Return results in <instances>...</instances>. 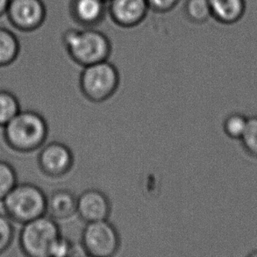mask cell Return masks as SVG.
Instances as JSON below:
<instances>
[{
    "label": "cell",
    "mask_w": 257,
    "mask_h": 257,
    "mask_svg": "<svg viewBox=\"0 0 257 257\" xmlns=\"http://www.w3.org/2000/svg\"><path fill=\"white\" fill-rule=\"evenodd\" d=\"M62 43L70 59L82 68L109 60L112 51L111 40L97 28H70L62 35Z\"/></svg>",
    "instance_id": "obj_1"
},
{
    "label": "cell",
    "mask_w": 257,
    "mask_h": 257,
    "mask_svg": "<svg viewBox=\"0 0 257 257\" xmlns=\"http://www.w3.org/2000/svg\"><path fill=\"white\" fill-rule=\"evenodd\" d=\"M3 128L7 146L18 153H31L40 150L49 136L45 118L33 110H21Z\"/></svg>",
    "instance_id": "obj_2"
},
{
    "label": "cell",
    "mask_w": 257,
    "mask_h": 257,
    "mask_svg": "<svg viewBox=\"0 0 257 257\" xmlns=\"http://www.w3.org/2000/svg\"><path fill=\"white\" fill-rule=\"evenodd\" d=\"M47 197L36 184H17L1 202L4 213L13 222L24 225L45 215Z\"/></svg>",
    "instance_id": "obj_3"
},
{
    "label": "cell",
    "mask_w": 257,
    "mask_h": 257,
    "mask_svg": "<svg viewBox=\"0 0 257 257\" xmlns=\"http://www.w3.org/2000/svg\"><path fill=\"white\" fill-rule=\"evenodd\" d=\"M119 81L117 67L109 60H105L83 68L79 77V87L88 100L102 103L114 95Z\"/></svg>",
    "instance_id": "obj_4"
},
{
    "label": "cell",
    "mask_w": 257,
    "mask_h": 257,
    "mask_svg": "<svg viewBox=\"0 0 257 257\" xmlns=\"http://www.w3.org/2000/svg\"><path fill=\"white\" fill-rule=\"evenodd\" d=\"M61 234L57 221L47 214L31 220L23 225L20 233L21 252L29 257H49L54 241Z\"/></svg>",
    "instance_id": "obj_5"
},
{
    "label": "cell",
    "mask_w": 257,
    "mask_h": 257,
    "mask_svg": "<svg viewBox=\"0 0 257 257\" xmlns=\"http://www.w3.org/2000/svg\"><path fill=\"white\" fill-rule=\"evenodd\" d=\"M118 230L107 219L86 223L81 237L84 254L91 257H111L120 247Z\"/></svg>",
    "instance_id": "obj_6"
},
{
    "label": "cell",
    "mask_w": 257,
    "mask_h": 257,
    "mask_svg": "<svg viewBox=\"0 0 257 257\" xmlns=\"http://www.w3.org/2000/svg\"><path fill=\"white\" fill-rule=\"evenodd\" d=\"M6 15L15 29L30 33L44 24L47 7L43 0H10Z\"/></svg>",
    "instance_id": "obj_7"
},
{
    "label": "cell",
    "mask_w": 257,
    "mask_h": 257,
    "mask_svg": "<svg viewBox=\"0 0 257 257\" xmlns=\"http://www.w3.org/2000/svg\"><path fill=\"white\" fill-rule=\"evenodd\" d=\"M37 163L40 171L45 176L51 178H59L72 170L73 152L66 144L53 142L42 146Z\"/></svg>",
    "instance_id": "obj_8"
},
{
    "label": "cell",
    "mask_w": 257,
    "mask_h": 257,
    "mask_svg": "<svg viewBox=\"0 0 257 257\" xmlns=\"http://www.w3.org/2000/svg\"><path fill=\"white\" fill-rule=\"evenodd\" d=\"M147 0H109L108 17L117 27L130 29L144 22L150 13Z\"/></svg>",
    "instance_id": "obj_9"
},
{
    "label": "cell",
    "mask_w": 257,
    "mask_h": 257,
    "mask_svg": "<svg viewBox=\"0 0 257 257\" xmlns=\"http://www.w3.org/2000/svg\"><path fill=\"white\" fill-rule=\"evenodd\" d=\"M69 15L79 28H97L108 16L105 0H70Z\"/></svg>",
    "instance_id": "obj_10"
},
{
    "label": "cell",
    "mask_w": 257,
    "mask_h": 257,
    "mask_svg": "<svg viewBox=\"0 0 257 257\" xmlns=\"http://www.w3.org/2000/svg\"><path fill=\"white\" fill-rule=\"evenodd\" d=\"M111 211V201L100 190L88 189L77 197V214L85 223L108 219Z\"/></svg>",
    "instance_id": "obj_11"
},
{
    "label": "cell",
    "mask_w": 257,
    "mask_h": 257,
    "mask_svg": "<svg viewBox=\"0 0 257 257\" xmlns=\"http://www.w3.org/2000/svg\"><path fill=\"white\" fill-rule=\"evenodd\" d=\"M77 197L72 191L60 189L47 197L46 214L56 221L66 220L77 214Z\"/></svg>",
    "instance_id": "obj_12"
},
{
    "label": "cell",
    "mask_w": 257,
    "mask_h": 257,
    "mask_svg": "<svg viewBox=\"0 0 257 257\" xmlns=\"http://www.w3.org/2000/svg\"><path fill=\"white\" fill-rule=\"evenodd\" d=\"M212 19L220 24L234 25L243 18L246 0H208Z\"/></svg>",
    "instance_id": "obj_13"
},
{
    "label": "cell",
    "mask_w": 257,
    "mask_h": 257,
    "mask_svg": "<svg viewBox=\"0 0 257 257\" xmlns=\"http://www.w3.org/2000/svg\"><path fill=\"white\" fill-rule=\"evenodd\" d=\"M20 51L21 43L16 35L8 28H0V68L13 64Z\"/></svg>",
    "instance_id": "obj_14"
},
{
    "label": "cell",
    "mask_w": 257,
    "mask_h": 257,
    "mask_svg": "<svg viewBox=\"0 0 257 257\" xmlns=\"http://www.w3.org/2000/svg\"><path fill=\"white\" fill-rule=\"evenodd\" d=\"M182 11L191 24H205L212 19L208 0H185Z\"/></svg>",
    "instance_id": "obj_15"
},
{
    "label": "cell",
    "mask_w": 257,
    "mask_h": 257,
    "mask_svg": "<svg viewBox=\"0 0 257 257\" xmlns=\"http://www.w3.org/2000/svg\"><path fill=\"white\" fill-rule=\"evenodd\" d=\"M21 104L15 94L0 90V126L4 127L21 111Z\"/></svg>",
    "instance_id": "obj_16"
},
{
    "label": "cell",
    "mask_w": 257,
    "mask_h": 257,
    "mask_svg": "<svg viewBox=\"0 0 257 257\" xmlns=\"http://www.w3.org/2000/svg\"><path fill=\"white\" fill-rule=\"evenodd\" d=\"M18 184L16 171L7 161L0 160V202Z\"/></svg>",
    "instance_id": "obj_17"
},
{
    "label": "cell",
    "mask_w": 257,
    "mask_h": 257,
    "mask_svg": "<svg viewBox=\"0 0 257 257\" xmlns=\"http://www.w3.org/2000/svg\"><path fill=\"white\" fill-rule=\"evenodd\" d=\"M247 118L241 113L228 115L223 123V130L231 139H240L247 126Z\"/></svg>",
    "instance_id": "obj_18"
},
{
    "label": "cell",
    "mask_w": 257,
    "mask_h": 257,
    "mask_svg": "<svg viewBox=\"0 0 257 257\" xmlns=\"http://www.w3.org/2000/svg\"><path fill=\"white\" fill-rule=\"evenodd\" d=\"M240 140L244 150L257 157V117L247 118V126Z\"/></svg>",
    "instance_id": "obj_19"
},
{
    "label": "cell",
    "mask_w": 257,
    "mask_h": 257,
    "mask_svg": "<svg viewBox=\"0 0 257 257\" xmlns=\"http://www.w3.org/2000/svg\"><path fill=\"white\" fill-rule=\"evenodd\" d=\"M14 234L13 221L5 213H0V254L11 247L14 242Z\"/></svg>",
    "instance_id": "obj_20"
},
{
    "label": "cell",
    "mask_w": 257,
    "mask_h": 257,
    "mask_svg": "<svg viewBox=\"0 0 257 257\" xmlns=\"http://www.w3.org/2000/svg\"><path fill=\"white\" fill-rule=\"evenodd\" d=\"M76 250L74 244L68 238L61 234L57 237L49 251V256L66 257L73 255Z\"/></svg>",
    "instance_id": "obj_21"
},
{
    "label": "cell",
    "mask_w": 257,
    "mask_h": 257,
    "mask_svg": "<svg viewBox=\"0 0 257 257\" xmlns=\"http://www.w3.org/2000/svg\"><path fill=\"white\" fill-rule=\"evenodd\" d=\"M150 10L153 13L165 14L176 9L180 0H147Z\"/></svg>",
    "instance_id": "obj_22"
},
{
    "label": "cell",
    "mask_w": 257,
    "mask_h": 257,
    "mask_svg": "<svg viewBox=\"0 0 257 257\" xmlns=\"http://www.w3.org/2000/svg\"><path fill=\"white\" fill-rule=\"evenodd\" d=\"M10 0H0V18L7 14V7Z\"/></svg>",
    "instance_id": "obj_23"
},
{
    "label": "cell",
    "mask_w": 257,
    "mask_h": 257,
    "mask_svg": "<svg viewBox=\"0 0 257 257\" xmlns=\"http://www.w3.org/2000/svg\"><path fill=\"white\" fill-rule=\"evenodd\" d=\"M248 256L257 257V250L253 251L252 253H250V254H248Z\"/></svg>",
    "instance_id": "obj_24"
},
{
    "label": "cell",
    "mask_w": 257,
    "mask_h": 257,
    "mask_svg": "<svg viewBox=\"0 0 257 257\" xmlns=\"http://www.w3.org/2000/svg\"><path fill=\"white\" fill-rule=\"evenodd\" d=\"M105 1H106V2H108V1H109V0H105Z\"/></svg>",
    "instance_id": "obj_25"
}]
</instances>
